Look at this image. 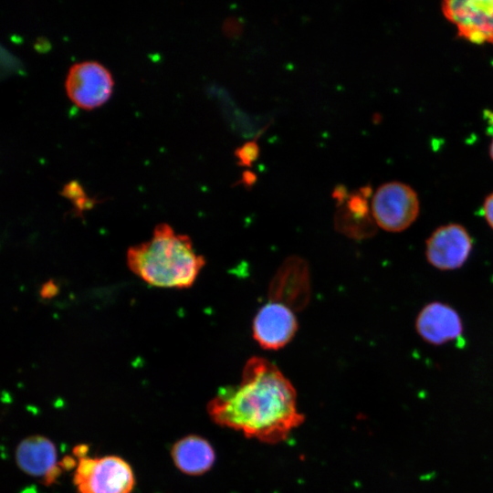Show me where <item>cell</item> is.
Instances as JSON below:
<instances>
[{"mask_svg":"<svg viewBox=\"0 0 493 493\" xmlns=\"http://www.w3.org/2000/svg\"><path fill=\"white\" fill-rule=\"evenodd\" d=\"M214 423L266 444H278L305 419L288 379L269 361L247 360L237 385L221 388L206 406Z\"/></svg>","mask_w":493,"mask_h":493,"instance_id":"6da1fadb","label":"cell"},{"mask_svg":"<svg viewBox=\"0 0 493 493\" xmlns=\"http://www.w3.org/2000/svg\"><path fill=\"white\" fill-rule=\"evenodd\" d=\"M127 265L149 285L185 288L195 281L205 258L194 251L189 236L161 223L149 240L128 249Z\"/></svg>","mask_w":493,"mask_h":493,"instance_id":"7a4b0ae2","label":"cell"},{"mask_svg":"<svg viewBox=\"0 0 493 493\" xmlns=\"http://www.w3.org/2000/svg\"><path fill=\"white\" fill-rule=\"evenodd\" d=\"M87 446L74 448L77 465L73 482L79 493H130L134 486L131 466L117 456L90 457Z\"/></svg>","mask_w":493,"mask_h":493,"instance_id":"3957f363","label":"cell"},{"mask_svg":"<svg viewBox=\"0 0 493 493\" xmlns=\"http://www.w3.org/2000/svg\"><path fill=\"white\" fill-rule=\"evenodd\" d=\"M419 214V200L409 185L390 182L382 184L372 200L374 223L388 232H401L408 228Z\"/></svg>","mask_w":493,"mask_h":493,"instance_id":"277c9868","label":"cell"},{"mask_svg":"<svg viewBox=\"0 0 493 493\" xmlns=\"http://www.w3.org/2000/svg\"><path fill=\"white\" fill-rule=\"evenodd\" d=\"M114 80L110 70L98 61L73 64L67 74L65 89L68 99L79 108L93 110L110 98Z\"/></svg>","mask_w":493,"mask_h":493,"instance_id":"5b68a950","label":"cell"},{"mask_svg":"<svg viewBox=\"0 0 493 493\" xmlns=\"http://www.w3.org/2000/svg\"><path fill=\"white\" fill-rule=\"evenodd\" d=\"M442 10L459 37L475 44H493V0H447Z\"/></svg>","mask_w":493,"mask_h":493,"instance_id":"8992f818","label":"cell"},{"mask_svg":"<svg viewBox=\"0 0 493 493\" xmlns=\"http://www.w3.org/2000/svg\"><path fill=\"white\" fill-rule=\"evenodd\" d=\"M472 246V237L463 226L447 224L437 227L427 238L425 257L435 268L453 270L466 263Z\"/></svg>","mask_w":493,"mask_h":493,"instance_id":"52a82bcc","label":"cell"},{"mask_svg":"<svg viewBox=\"0 0 493 493\" xmlns=\"http://www.w3.org/2000/svg\"><path fill=\"white\" fill-rule=\"evenodd\" d=\"M268 295L270 301L281 303L292 310L304 309L310 298L307 262L296 256L288 257L273 277Z\"/></svg>","mask_w":493,"mask_h":493,"instance_id":"ba28073f","label":"cell"},{"mask_svg":"<svg viewBox=\"0 0 493 493\" xmlns=\"http://www.w3.org/2000/svg\"><path fill=\"white\" fill-rule=\"evenodd\" d=\"M298 321L288 307L269 301L259 309L253 321V337L266 350H278L288 343Z\"/></svg>","mask_w":493,"mask_h":493,"instance_id":"9c48e42d","label":"cell"},{"mask_svg":"<svg viewBox=\"0 0 493 493\" xmlns=\"http://www.w3.org/2000/svg\"><path fill=\"white\" fill-rule=\"evenodd\" d=\"M16 461L22 471L41 478L45 485L55 482L63 468L58 462L55 445L42 435L23 439L16 449Z\"/></svg>","mask_w":493,"mask_h":493,"instance_id":"30bf717a","label":"cell"},{"mask_svg":"<svg viewBox=\"0 0 493 493\" xmlns=\"http://www.w3.org/2000/svg\"><path fill=\"white\" fill-rule=\"evenodd\" d=\"M415 329L425 342L442 345L462 336L463 323L454 308L446 303L434 301L419 311Z\"/></svg>","mask_w":493,"mask_h":493,"instance_id":"8fae6325","label":"cell"},{"mask_svg":"<svg viewBox=\"0 0 493 493\" xmlns=\"http://www.w3.org/2000/svg\"><path fill=\"white\" fill-rule=\"evenodd\" d=\"M171 456L175 467L190 476L205 474L215 461L212 445L196 435H189L176 441L171 449Z\"/></svg>","mask_w":493,"mask_h":493,"instance_id":"7c38bea8","label":"cell"},{"mask_svg":"<svg viewBox=\"0 0 493 493\" xmlns=\"http://www.w3.org/2000/svg\"><path fill=\"white\" fill-rule=\"evenodd\" d=\"M370 192V189H365L351 195L346 201V207L339 212L336 226L344 234L364 238L374 233L375 226L367 204Z\"/></svg>","mask_w":493,"mask_h":493,"instance_id":"4fadbf2b","label":"cell"},{"mask_svg":"<svg viewBox=\"0 0 493 493\" xmlns=\"http://www.w3.org/2000/svg\"><path fill=\"white\" fill-rule=\"evenodd\" d=\"M63 194L74 200L76 206L80 211L84 208H89L94 202V200L86 197L81 186L77 182H70L66 184L63 189Z\"/></svg>","mask_w":493,"mask_h":493,"instance_id":"5bb4252c","label":"cell"},{"mask_svg":"<svg viewBox=\"0 0 493 493\" xmlns=\"http://www.w3.org/2000/svg\"><path fill=\"white\" fill-rule=\"evenodd\" d=\"M258 154L259 147L256 141L244 143L235 152V155L241 166H251L252 163L257 160Z\"/></svg>","mask_w":493,"mask_h":493,"instance_id":"9a60e30c","label":"cell"},{"mask_svg":"<svg viewBox=\"0 0 493 493\" xmlns=\"http://www.w3.org/2000/svg\"><path fill=\"white\" fill-rule=\"evenodd\" d=\"M482 213L487 223L493 229V193L485 199Z\"/></svg>","mask_w":493,"mask_h":493,"instance_id":"2e32d148","label":"cell"},{"mask_svg":"<svg viewBox=\"0 0 493 493\" xmlns=\"http://www.w3.org/2000/svg\"><path fill=\"white\" fill-rule=\"evenodd\" d=\"M57 290H58L57 286L49 282L43 286V288L41 290V295L44 298H50L57 293Z\"/></svg>","mask_w":493,"mask_h":493,"instance_id":"e0dca14e","label":"cell"},{"mask_svg":"<svg viewBox=\"0 0 493 493\" xmlns=\"http://www.w3.org/2000/svg\"><path fill=\"white\" fill-rule=\"evenodd\" d=\"M489 153H490L491 159L493 160V140L490 143Z\"/></svg>","mask_w":493,"mask_h":493,"instance_id":"ac0fdd59","label":"cell"}]
</instances>
